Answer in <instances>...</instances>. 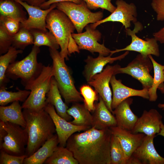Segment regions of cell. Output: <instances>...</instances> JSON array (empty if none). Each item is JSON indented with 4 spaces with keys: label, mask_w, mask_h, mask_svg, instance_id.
Wrapping results in <instances>:
<instances>
[{
    "label": "cell",
    "mask_w": 164,
    "mask_h": 164,
    "mask_svg": "<svg viewBox=\"0 0 164 164\" xmlns=\"http://www.w3.org/2000/svg\"><path fill=\"white\" fill-rule=\"evenodd\" d=\"M80 89L84 104L91 112H94L95 108L94 102L99 99L98 93L89 84H83Z\"/></svg>",
    "instance_id": "35"
},
{
    "label": "cell",
    "mask_w": 164,
    "mask_h": 164,
    "mask_svg": "<svg viewBox=\"0 0 164 164\" xmlns=\"http://www.w3.org/2000/svg\"><path fill=\"white\" fill-rule=\"evenodd\" d=\"M0 22L4 24L8 32L12 35L18 32L20 28V22L8 17L0 15Z\"/></svg>",
    "instance_id": "39"
},
{
    "label": "cell",
    "mask_w": 164,
    "mask_h": 164,
    "mask_svg": "<svg viewBox=\"0 0 164 164\" xmlns=\"http://www.w3.org/2000/svg\"><path fill=\"white\" fill-rule=\"evenodd\" d=\"M129 51H127L123 54L116 57H112V55L104 56L99 54L96 58H93L88 56L84 60L86 64L83 72L86 81L88 82L94 75L101 72L104 67L108 63H112L117 60H121L124 59L129 53Z\"/></svg>",
    "instance_id": "20"
},
{
    "label": "cell",
    "mask_w": 164,
    "mask_h": 164,
    "mask_svg": "<svg viewBox=\"0 0 164 164\" xmlns=\"http://www.w3.org/2000/svg\"><path fill=\"white\" fill-rule=\"evenodd\" d=\"M156 136L145 135L130 158V164H164V158L159 154L154 147L153 140Z\"/></svg>",
    "instance_id": "14"
},
{
    "label": "cell",
    "mask_w": 164,
    "mask_h": 164,
    "mask_svg": "<svg viewBox=\"0 0 164 164\" xmlns=\"http://www.w3.org/2000/svg\"><path fill=\"white\" fill-rule=\"evenodd\" d=\"M30 93L26 90H19L17 92L7 91L5 87H0V105L4 106L15 101L24 102Z\"/></svg>",
    "instance_id": "32"
},
{
    "label": "cell",
    "mask_w": 164,
    "mask_h": 164,
    "mask_svg": "<svg viewBox=\"0 0 164 164\" xmlns=\"http://www.w3.org/2000/svg\"><path fill=\"white\" fill-rule=\"evenodd\" d=\"M34 41L33 36L30 30L20 27L18 32L13 35L12 46L23 50L28 46L33 44Z\"/></svg>",
    "instance_id": "34"
},
{
    "label": "cell",
    "mask_w": 164,
    "mask_h": 164,
    "mask_svg": "<svg viewBox=\"0 0 164 164\" xmlns=\"http://www.w3.org/2000/svg\"><path fill=\"white\" fill-rule=\"evenodd\" d=\"M113 96L111 104L112 109L114 110L121 102L133 96H138L149 100L148 90L145 89L138 90L128 87L123 84L120 80H117L114 75L110 80Z\"/></svg>",
    "instance_id": "18"
},
{
    "label": "cell",
    "mask_w": 164,
    "mask_h": 164,
    "mask_svg": "<svg viewBox=\"0 0 164 164\" xmlns=\"http://www.w3.org/2000/svg\"><path fill=\"white\" fill-rule=\"evenodd\" d=\"M157 135H161L164 137V124L162 122L161 124V130L160 132Z\"/></svg>",
    "instance_id": "44"
},
{
    "label": "cell",
    "mask_w": 164,
    "mask_h": 164,
    "mask_svg": "<svg viewBox=\"0 0 164 164\" xmlns=\"http://www.w3.org/2000/svg\"><path fill=\"white\" fill-rule=\"evenodd\" d=\"M22 108L19 101H15L8 106H0V121L9 122L25 128L26 122Z\"/></svg>",
    "instance_id": "25"
},
{
    "label": "cell",
    "mask_w": 164,
    "mask_h": 164,
    "mask_svg": "<svg viewBox=\"0 0 164 164\" xmlns=\"http://www.w3.org/2000/svg\"><path fill=\"white\" fill-rule=\"evenodd\" d=\"M86 3L89 9L96 10L100 8L105 9L111 13L116 9V7L111 3V0H82Z\"/></svg>",
    "instance_id": "37"
},
{
    "label": "cell",
    "mask_w": 164,
    "mask_h": 164,
    "mask_svg": "<svg viewBox=\"0 0 164 164\" xmlns=\"http://www.w3.org/2000/svg\"><path fill=\"white\" fill-rule=\"evenodd\" d=\"M44 109L50 115L53 121L60 146L66 147L67 141L72 135L77 132L86 131L91 128L71 124L59 115L54 106L51 104H47Z\"/></svg>",
    "instance_id": "15"
},
{
    "label": "cell",
    "mask_w": 164,
    "mask_h": 164,
    "mask_svg": "<svg viewBox=\"0 0 164 164\" xmlns=\"http://www.w3.org/2000/svg\"><path fill=\"white\" fill-rule=\"evenodd\" d=\"M26 128L9 122L0 121V149L13 155H25L28 141Z\"/></svg>",
    "instance_id": "6"
},
{
    "label": "cell",
    "mask_w": 164,
    "mask_h": 164,
    "mask_svg": "<svg viewBox=\"0 0 164 164\" xmlns=\"http://www.w3.org/2000/svg\"><path fill=\"white\" fill-rule=\"evenodd\" d=\"M151 6L156 14L158 21H164V0H152Z\"/></svg>",
    "instance_id": "40"
},
{
    "label": "cell",
    "mask_w": 164,
    "mask_h": 164,
    "mask_svg": "<svg viewBox=\"0 0 164 164\" xmlns=\"http://www.w3.org/2000/svg\"><path fill=\"white\" fill-rule=\"evenodd\" d=\"M40 52L39 47L33 45L27 56L9 65L6 72V77L13 80L20 79L25 87L28 86L40 74L44 66L37 61Z\"/></svg>",
    "instance_id": "5"
},
{
    "label": "cell",
    "mask_w": 164,
    "mask_h": 164,
    "mask_svg": "<svg viewBox=\"0 0 164 164\" xmlns=\"http://www.w3.org/2000/svg\"><path fill=\"white\" fill-rule=\"evenodd\" d=\"M109 128L112 134L118 139L128 162L135 150L141 144L145 135L141 133H133L117 126Z\"/></svg>",
    "instance_id": "19"
},
{
    "label": "cell",
    "mask_w": 164,
    "mask_h": 164,
    "mask_svg": "<svg viewBox=\"0 0 164 164\" xmlns=\"http://www.w3.org/2000/svg\"><path fill=\"white\" fill-rule=\"evenodd\" d=\"M134 24L135 27L132 30L130 28L125 29L126 34L131 38L130 44L124 48L111 50L110 54L112 55L119 52L128 51L136 52L145 56L150 55L159 56L160 52L157 40L154 37L143 40L137 36L136 34L143 29V26L138 22Z\"/></svg>",
    "instance_id": "10"
},
{
    "label": "cell",
    "mask_w": 164,
    "mask_h": 164,
    "mask_svg": "<svg viewBox=\"0 0 164 164\" xmlns=\"http://www.w3.org/2000/svg\"><path fill=\"white\" fill-rule=\"evenodd\" d=\"M13 35L7 31L4 24L0 22V54L6 53L12 46Z\"/></svg>",
    "instance_id": "36"
},
{
    "label": "cell",
    "mask_w": 164,
    "mask_h": 164,
    "mask_svg": "<svg viewBox=\"0 0 164 164\" xmlns=\"http://www.w3.org/2000/svg\"><path fill=\"white\" fill-rule=\"evenodd\" d=\"M84 104L79 102L73 103L67 110L68 114L73 118L70 121L76 125L91 127L93 121V115Z\"/></svg>",
    "instance_id": "26"
},
{
    "label": "cell",
    "mask_w": 164,
    "mask_h": 164,
    "mask_svg": "<svg viewBox=\"0 0 164 164\" xmlns=\"http://www.w3.org/2000/svg\"><path fill=\"white\" fill-rule=\"evenodd\" d=\"M153 36L157 41L164 44V26L158 31L154 33Z\"/></svg>",
    "instance_id": "42"
},
{
    "label": "cell",
    "mask_w": 164,
    "mask_h": 164,
    "mask_svg": "<svg viewBox=\"0 0 164 164\" xmlns=\"http://www.w3.org/2000/svg\"><path fill=\"white\" fill-rule=\"evenodd\" d=\"M120 66L118 64L108 65L100 73L94 76L87 84L93 87L101 97L106 106L113 114L111 107L112 94L109 86L112 77L115 75L117 69Z\"/></svg>",
    "instance_id": "12"
},
{
    "label": "cell",
    "mask_w": 164,
    "mask_h": 164,
    "mask_svg": "<svg viewBox=\"0 0 164 164\" xmlns=\"http://www.w3.org/2000/svg\"><path fill=\"white\" fill-rule=\"evenodd\" d=\"M45 164H78L72 152L66 147L59 145L45 161Z\"/></svg>",
    "instance_id": "30"
},
{
    "label": "cell",
    "mask_w": 164,
    "mask_h": 164,
    "mask_svg": "<svg viewBox=\"0 0 164 164\" xmlns=\"http://www.w3.org/2000/svg\"><path fill=\"white\" fill-rule=\"evenodd\" d=\"M85 29L86 31L84 32L71 34L79 50H86L93 54L98 53L104 56L109 55L111 50L105 47L104 43L101 44L98 42L101 37V32L92 28L90 25H87Z\"/></svg>",
    "instance_id": "11"
},
{
    "label": "cell",
    "mask_w": 164,
    "mask_h": 164,
    "mask_svg": "<svg viewBox=\"0 0 164 164\" xmlns=\"http://www.w3.org/2000/svg\"><path fill=\"white\" fill-rule=\"evenodd\" d=\"M149 56L152 63L154 73L152 85L148 90L149 100L151 102H155L158 98L157 90L158 89L164 94V65L157 62L152 55Z\"/></svg>",
    "instance_id": "27"
},
{
    "label": "cell",
    "mask_w": 164,
    "mask_h": 164,
    "mask_svg": "<svg viewBox=\"0 0 164 164\" xmlns=\"http://www.w3.org/2000/svg\"><path fill=\"white\" fill-rule=\"evenodd\" d=\"M115 10L105 19L90 25L94 29L101 24L108 22H119L121 23L125 29L129 28L131 22L134 23L137 22V9L133 3L128 4L123 0H117Z\"/></svg>",
    "instance_id": "13"
},
{
    "label": "cell",
    "mask_w": 164,
    "mask_h": 164,
    "mask_svg": "<svg viewBox=\"0 0 164 164\" xmlns=\"http://www.w3.org/2000/svg\"><path fill=\"white\" fill-rule=\"evenodd\" d=\"M28 4L34 6L40 7L43 3L48 0H20Z\"/></svg>",
    "instance_id": "43"
},
{
    "label": "cell",
    "mask_w": 164,
    "mask_h": 164,
    "mask_svg": "<svg viewBox=\"0 0 164 164\" xmlns=\"http://www.w3.org/2000/svg\"><path fill=\"white\" fill-rule=\"evenodd\" d=\"M23 7L14 0L0 1V15L8 17L21 23L26 20V12Z\"/></svg>",
    "instance_id": "28"
},
{
    "label": "cell",
    "mask_w": 164,
    "mask_h": 164,
    "mask_svg": "<svg viewBox=\"0 0 164 164\" xmlns=\"http://www.w3.org/2000/svg\"><path fill=\"white\" fill-rule=\"evenodd\" d=\"M26 157V155L20 156L13 155L0 150V164H22L24 159Z\"/></svg>",
    "instance_id": "38"
},
{
    "label": "cell",
    "mask_w": 164,
    "mask_h": 164,
    "mask_svg": "<svg viewBox=\"0 0 164 164\" xmlns=\"http://www.w3.org/2000/svg\"><path fill=\"white\" fill-rule=\"evenodd\" d=\"M52 59L53 77L60 93L67 105L71 103L84 101L80 92L76 89L70 69L64 59L61 56L57 50L49 48Z\"/></svg>",
    "instance_id": "3"
},
{
    "label": "cell",
    "mask_w": 164,
    "mask_h": 164,
    "mask_svg": "<svg viewBox=\"0 0 164 164\" xmlns=\"http://www.w3.org/2000/svg\"><path fill=\"white\" fill-rule=\"evenodd\" d=\"M82 1V0H48L42 4L39 7L43 9H46L49 8L50 5L54 3L68 2L79 4L81 3Z\"/></svg>",
    "instance_id": "41"
},
{
    "label": "cell",
    "mask_w": 164,
    "mask_h": 164,
    "mask_svg": "<svg viewBox=\"0 0 164 164\" xmlns=\"http://www.w3.org/2000/svg\"><path fill=\"white\" fill-rule=\"evenodd\" d=\"M14 0L20 4L28 14V18L20 23V27L29 30L37 29L47 31L46 28V18L49 12L56 8V3L53 4L49 8L44 9L39 7L30 5L20 0Z\"/></svg>",
    "instance_id": "16"
},
{
    "label": "cell",
    "mask_w": 164,
    "mask_h": 164,
    "mask_svg": "<svg viewBox=\"0 0 164 164\" xmlns=\"http://www.w3.org/2000/svg\"><path fill=\"white\" fill-rule=\"evenodd\" d=\"M22 112L29 137L25 154L28 157L55 134L56 128L50 116L44 109H23Z\"/></svg>",
    "instance_id": "2"
},
{
    "label": "cell",
    "mask_w": 164,
    "mask_h": 164,
    "mask_svg": "<svg viewBox=\"0 0 164 164\" xmlns=\"http://www.w3.org/2000/svg\"><path fill=\"white\" fill-rule=\"evenodd\" d=\"M30 31L34 37V46L39 47L46 46L49 48L56 50L60 47L56 38L49 31H45L37 29H32Z\"/></svg>",
    "instance_id": "31"
},
{
    "label": "cell",
    "mask_w": 164,
    "mask_h": 164,
    "mask_svg": "<svg viewBox=\"0 0 164 164\" xmlns=\"http://www.w3.org/2000/svg\"><path fill=\"white\" fill-rule=\"evenodd\" d=\"M133 101L131 97L125 99L113 110V113L117 121V126L131 132L138 118L130 107Z\"/></svg>",
    "instance_id": "21"
},
{
    "label": "cell",
    "mask_w": 164,
    "mask_h": 164,
    "mask_svg": "<svg viewBox=\"0 0 164 164\" xmlns=\"http://www.w3.org/2000/svg\"><path fill=\"white\" fill-rule=\"evenodd\" d=\"M59 144L58 136L55 134L31 156L25 158L23 164H42L49 157Z\"/></svg>",
    "instance_id": "24"
},
{
    "label": "cell",
    "mask_w": 164,
    "mask_h": 164,
    "mask_svg": "<svg viewBox=\"0 0 164 164\" xmlns=\"http://www.w3.org/2000/svg\"><path fill=\"white\" fill-rule=\"evenodd\" d=\"M99 100L98 102L95 104L91 127L103 130L117 126V122L114 115L109 111L100 96Z\"/></svg>",
    "instance_id": "22"
},
{
    "label": "cell",
    "mask_w": 164,
    "mask_h": 164,
    "mask_svg": "<svg viewBox=\"0 0 164 164\" xmlns=\"http://www.w3.org/2000/svg\"><path fill=\"white\" fill-rule=\"evenodd\" d=\"M153 69V64L149 56H144L139 53L126 67H118L115 74H128L139 81L143 89L148 90L152 84L153 77L150 72Z\"/></svg>",
    "instance_id": "9"
},
{
    "label": "cell",
    "mask_w": 164,
    "mask_h": 164,
    "mask_svg": "<svg viewBox=\"0 0 164 164\" xmlns=\"http://www.w3.org/2000/svg\"><path fill=\"white\" fill-rule=\"evenodd\" d=\"M158 107L159 108L163 110H164V104H159L158 105Z\"/></svg>",
    "instance_id": "45"
},
{
    "label": "cell",
    "mask_w": 164,
    "mask_h": 164,
    "mask_svg": "<svg viewBox=\"0 0 164 164\" xmlns=\"http://www.w3.org/2000/svg\"><path fill=\"white\" fill-rule=\"evenodd\" d=\"M53 76L52 66L44 65L39 76L29 85L25 87L30 93L22 105V109L38 111L44 109L46 105V94Z\"/></svg>",
    "instance_id": "7"
},
{
    "label": "cell",
    "mask_w": 164,
    "mask_h": 164,
    "mask_svg": "<svg viewBox=\"0 0 164 164\" xmlns=\"http://www.w3.org/2000/svg\"><path fill=\"white\" fill-rule=\"evenodd\" d=\"M23 52L12 46L8 51L0 56V87H6L9 79L5 75L7 70L10 64L15 61L18 55Z\"/></svg>",
    "instance_id": "29"
},
{
    "label": "cell",
    "mask_w": 164,
    "mask_h": 164,
    "mask_svg": "<svg viewBox=\"0 0 164 164\" xmlns=\"http://www.w3.org/2000/svg\"><path fill=\"white\" fill-rule=\"evenodd\" d=\"M112 134L110 128L99 130L91 127L72 135L67 141L66 147L79 164H111Z\"/></svg>",
    "instance_id": "1"
},
{
    "label": "cell",
    "mask_w": 164,
    "mask_h": 164,
    "mask_svg": "<svg viewBox=\"0 0 164 164\" xmlns=\"http://www.w3.org/2000/svg\"><path fill=\"white\" fill-rule=\"evenodd\" d=\"M56 4V8L67 16L73 24L77 33H82L84 28L88 24L96 23L102 19L103 16V13L101 11L91 12L83 1L79 4L68 2Z\"/></svg>",
    "instance_id": "8"
},
{
    "label": "cell",
    "mask_w": 164,
    "mask_h": 164,
    "mask_svg": "<svg viewBox=\"0 0 164 164\" xmlns=\"http://www.w3.org/2000/svg\"><path fill=\"white\" fill-rule=\"evenodd\" d=\"M46 28L55 36L61 48L62 58L68 60L70 56L68 50L70 40L75 28L70 19L62 11L53 9L48 14L46 19Z\"/></svg>",
    "instance_id": "4"
},
{
    "label": "cell",
    "mask_w": 164,
    "mask_h": 164,
    "mask_svg": "<svg viewBox=\"0 0 164 164\" xmlns=\"http://www.w3.org/2000/svg\"><path fill=\"white\" fill-rule=\"evenodd\" d=\"M59 90L56 80L53 77L51 80L50 87L46 94V103L53 105L57 114L68 121H70L72 117L67 112L69 108L67 104L64 102Z\"/></svg>",
    "instance_id": "23"
},
{
    "label": "cell",
    "mask_w": 164,
    "mask_h": 164,
    "mask_svg": "<svg viewBox=\"0 0 164 164\" xmlns=\"http://www.w3.org/2000/svg\"><path fill=\"white\" fill-rule=\"evenodd\" d=\"M110 153L111 164H127V160L120 142L117 137L113 134L111 138Z\"/></svg>",
    "instance_id": "33"
},
{
    "label": "cell",
    "mask_w": 164,
    "mask_h": 164,
    "mask_svg": "<svg viewBox=\"0 0 164 164\" xmlns=\"http://www.w3.org/2000/svg\"><path fill=\"white\" fill-rule=\"evenodd\" d=\"M162 115L155 109L149 111L144 110L138 118L135 125L131 131L134 133H143L148 136L159 134L161 130Z\"/></svg>",
    "instance_id": "17"
}]
</instances>
